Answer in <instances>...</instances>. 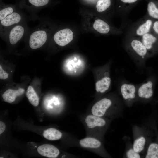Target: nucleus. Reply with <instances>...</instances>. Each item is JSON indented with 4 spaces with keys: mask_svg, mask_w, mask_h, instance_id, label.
<instances>
[{
    "mask_svg": "<svg viewBox=\"0 0 158 158\" xmlns=\"http://www.w3.org/2000/svg\"><path fill=\"white\" fill-rule=\"evenodd\" d=\"M120 90L122 96L125 100L133 99L135 97L136 87L133 85L123 84L121 86Z\"/></svg>",
    "mask_w": 158,
    "mask_h": 158,
    "instance_id": "obj_10",
    "label": "nucleus"
},
{
    "mask_svg": "<svg viewBox=\"0 0 158 158\" xmlns=\"http://www.w3.org/2000/svg\"><path fill=\"white\" fill-rule=\"evenodd\" d=\"M6 126L4 123L2 121H0V134H2L5 130Z\"/></svg>",
    "mask_w": 158,
    "mask_h": 158,
    "instance_id": "obj_29",
    "label": "nucleus"
},
{
    "mask_svg": "<svg viewBox=\"0 0 158 158\" xmlns=\"http://www.w3.org/2000/svg\"><path fill=\"white\" fill-rule=\"evenodd\" d=\"M85 122L87 127L90 129L103 127L106 124V121L103 118L93 114L87 115L85 119Z\"/></svg>",
    "mask_w": 158,
    "mask_h": 158,
    "instance_id": "obj_9",
    "label": "nucleus"
},
{
    "mask_svg": "<svg viewBox=\"0 0 158 158\" xmlns=\"http://www.w3.org/2000/svg\"><path fill=\"white\" fill-rule=\"evenodd\" d=\"M24 91V90L23 88H19L17 90L8 89L3 94V99L5 102L11 103L15 100L17 96L23 94Z\"/></svg>",
    "mask_w": 158,
    "mask_h": 158,
    "instance_id": "obj_12",
    "label": "nucleus"
},
{
    "mask_svg": "<svg viewBox=\"0 0 158 158\" xmlns=\"http://www.w3.org/2000/svg\"><path fill=\"white\" fill-rule=\"evenodd\" d=\"M93 27L96 31L101 34H107L110 30V27L109 25L100 19H97L95 21Z\"/></svg>",
    "mask_w": 158,
    "mask_h": 158,
    "instance_id": "obj_17",
    "label": "nucleus"
},
{
    "mask_svg": "<svg viewBox=\"0 0 158 158\" xmlns=\"http://www.w3.org/2000/svg\"><path fill=\"white\" fill-rule=\"evenodd\" d=\"M153 83L152 81H149L142 84L138 88V94L141 98L148 99L152 95Z\"/></svg>",
    "mask_w": 158,
    "mask_h": 158,
    "instance_id": "obj_11",
    "label": "nucleus"
},
{
    "mask_svg": "<svg viewBox=\"0 0 158 158\" xmlns=\"http://www.w3.org/2000/svg\"><path fill=\"white\" fill-rule=\"evenodd\" d=\"M111 5V0H99L96 6L97 10L99 12H103L109 8Z\"/></svg>",
    "mask_w": 158,
    "mask_h": 158,
    "instance_id": "obj_23",
    "label": "nucleus"
},
{
    "mask_svg": "<svg viewBox=\"0 0 158 158\" xmlns=\"http://www.w3.org/2000/svg\"><path fill=\"white\" fill-rule=\"evenodd\" d=\"M147 13L155 20H158V0H148Z\"/></svg>",
    "mask_w": 158,
    "mask_h": 158,
    "instance_id": "obj_16",
    "label": "nucleus"
},
{
    "mask_svg": "<svg viewBox=\"0 0 158 158\" xmlns=\"http://www.w3.org/2000/svg\"><path fill=\"white\" fill-rule=\"evenodd\" d=\"M13 12L14 8L13 6H7L2 8L0 11V20H2Z\"/></svg>",
    "mask_w": 158,
    "mask_h": 158,
    "instance_id": "obj_25",
    "label": "nucleus"
},
{
    "mask_svg": "<svg viewBox=\"0 0 158 158\" xmlns=\"http://www.w3.org/2000/svg\"><path fill=\"white\" fill-rule=\"evenodd\" d=\"M79 144L82 147L90 149H97L101 145V142L96 138L88 137L80 140Z\"/></svg>",
    "mask_w": 158,
    "mask_h": 158,
    "instance_id": "obj_14",
    "label": "nucleus"
},
{
    "mask_svg": "<svg viewBox=\"0 0 158 158\" xmlns=\"http://www.w3.org/2000/svg\"><path fill=\"white\" fill-rule=\"evenodd\" d=\"M112 103L111 100L109 99H102L96 102L92 107L91 112L92 114L99 117H102Z\"/></svg>",
    "mask_w": 158,
    "mask_h": 158,
    "instance_id": "obj_5",
    "label": "nucleus"
},
{
    "mask_svg": "<svg viewBox=\"0 0 158 158\" xmlns=\"http://www.w3.org/2000/svg\"><path fill=\"white\" fill-rule=\"evenodd\" d=\"M26 4L35 7H41L47 5L49 0H24Z\"/></svg>",
    "mask_w": 158,
    "mask_h": 158,
    "instance_id": "obj_24",
    "label": "nucleus"
},
{
    "mask_svg": "<svg viewBox=\"0 0 158 158\" xmlns=\"http://www.w3.org/2000/svg\"><path fill=\"white\" fill-rule=\"evenodd\" d=\"M21 19V15L18 13L14 12L0 21V24L3 27H8L18 23Z\"/></svg>",
    "mask_w": 158,
    "mask_h": 158,
    "instance_id": "obj_13",
    "label": "nucleus"
},
{
    "mask_svg": "<svg viewBox=\"0 0 158 158\" xmlns=\"http://www.w3.org/2000/svg\"><path fill=\"white\" fill-rule=\"evenodd\" d=\"M111 84L110 77L105 76L97 81L95 84L96 91L101 93H104L109 88Z\"/></svg>",
    "mask_w": 158,
    "mask_h": 158,
    "instance_id": "obj_15",
    "label": "nucleus"
},
{
    "mask_svg": "<svg viewBox=\"0 0 158 158\" xmlns=\"http://www.w3.org/2000/svg\"><path fill=\"white\" fill-rule=\"evenodd\" d=\"M43 136L46 139L50 140H56L60 139L62 137L61 133L54 128H50L45 130Z\"/></svg>",
    "mask_w": 158,
    "mask_h": 158,
    "instance_id": "obj_18",
    "label": "nucleus"
},
{
    "mask_svg": "<svg viewBox=\"0 0 158 158\" xmlns=\"http://www.w3.org/2000/svg\"><path fill=\"white\" fill-rule=\"evenodd\" d=\"M25 31L24 28L20 25H16L13 28L8 34L10 43L12 45L16 44L22 37Z\"/></svg>",
    "mask_w": 158,
    "mask_h": 158,
    "instance_id": "obj_8",
    "label": "nucleus"
},
{
    "mask_svg": "<svg viewBox=\"0 0 158 158\" xmlns=\"http://www.w3.org/2000/svg\"><path fill=\"white\" fill-rule=\"evenodd\" d=\"M146 158H158V144L152 143L149 146Z\"/></svg>",
    "mask_w": 158,
    "mask_h": 158,
    "instance_id": "obj_21",
    "label": "nucleus"
},
{
    "mask_svg": "<svg viewBox=\"0 0 158 158\" xmlns=\"http://www.w3.org/2000/svg\"><path fill=\"white\" fill-rule=\"evenodd\" d=\"M158 37V20H155L153 22L152 32Z\"/></svg>",
    "mask_w": 158,
    "mask_h": 158,
    "instance_id": "obj_27",
    "label": "nucleus"
},
{
    "mask_svg": "<svg viewBox=\"0 0 158 158\" xmlns=\"http://www.w3.org/2000/svg\"><path fill=\"white\" fill-rule=\"evenodd\" d=\"M125 44L127 51L134 57L144 59L149 55L140 38L126 37Z\"/></svg>",
    "mask_w": 158,
    "mask_h": 158,
    "instance_id": "obj_2",
    "label": "nucleus"
},
{
    "mask_svg": "<svg viewBox=\"0 0 158 158\" xmlns=\"http://www.w3.org/2000/svg\"><path fill=\"white\" fill-rule=\"evenodd\" d=\"M145 142V138L142 136L136 139L134 142L133 149L136 152H141L144 148Z\"/></svg>",
    "mask_w": 158,
    "mask_h": 158,
    "instance_id": "obj_22",
    "label": "nucleus"
},
{
    "mask_svg": "<svg viewBox=\"0 0 158 158\" xmlns=\"http://www.w3.org/2000/svg\"><path fill=\"white\" fill-rule=\"evenodd\" d=\"M140 38L147 49L149 55L158 47V37L152 32L146 34Z\"/></svg>",
    "mask_w": 158,
    "mask_h": 158,
    "instance_id": "obj_6",
    "label": "nucleus"
},
{
    "mask_svg": "<svg viewBox=\"0 0 158 158\" xmlns=\"http://www.w3.org/2000/svg\"><path fill=\"white\" fill-rule=\"evenodd\" d=\"M26 96L30 103L36 107L39 104V99L34 89L31 86L28 87L26 93Z\"/></svg>",
    "mask_w": 158,
    "mask_h": 158,
    "instance_id": "obj_20",
    "label": "nucleus"
},
{
    "mask_svg": "<svg viewBox=\"0 0 158 158\" xmlns=\"http://www.w3.org/2000/svg\"><path fill=\"white\" fill-rule=\"evenodd\" d=\"M154 20L146 14L130 27L126 37L140 38L146 34L151 32Z\"/></svg>",
    "mask_w": 158,
    "mask_h": 158,
    "instance_id": "obj_1",
    "label": "nucleus"
},
{
    "mask_svg": "<svg viewBox=\"0 0 158 158\" xmlns=\"http://www.w3.org/2000/svg\"><path fill=\"white\" fill-rule=\"evenodd\" d=\"M48 37L46 28H39L30 35L29 40L30 47L33 49L39 48L46 42Z\"/></svg>",
    "mask_w": 158,
    "mask_h": 158,
    "instance_id": "obj_3",
    "label": "nucleus"
},
{
    "mask_svg": "<svg viewBox=\"0 0 158 158\" xmlns=\"http://www.w3.org/2000/svg\"><path fill=\"white\" fill-rule=\"evenodd\" d=\"M139 0H119V6L121 15L124 16L127 14L133 5Z\"/></svg>",
    "mask_w": 158,
    "mask_h": 158,
    "instance_id": "obj_19",
    "label": "nucleus"
},
{
    "mask_svg": "<svg viewBox=\"0 0 158 158\" xmlns=\"http://www.w3.org/2000/svg\"><path fill=\"white\" fill-rule=\"evenodd\" d=\"M73 38V32L68 28L64 29L58 31L54 36L55 42L61 46L67 45L72 40Z\"/></svg>",
    "mask_w": 158,
    "mask_h": 158,
    "instance_id": "obj_4",
    "label": "nucleus"
},
{
    "mask_svg": "<svg viewBox=\"0 0 158 158\" xmlns=\"http://www.w3.org/2000/svg\"><path fill=\"white\" fill-rule=\"evenodd\" d=\"M38 153L40 155L50 158H55L60 153L58 149L54 146L45 144L39 146L37 149Z\"/></svg>",
    "mask_w": 158,
    "mask_h": 158,
    "instance_id": "obj_7",
    "label": "nucleus"
},
{
    "mask_svg": "<svg viewBox=\"0 0 158 158\" xmlns=\"http://www.w3.org/2000/svg\"><path fill=\"white\" fill-rule=\"evenodd\" d=\"M8 74L2 69L1 66L0 65V78L1 79H5L8 77Z\"/></svg>",
    "mask_w": 158,
    "mask_h": 158,
    "instance_id": "obj_28",
    "label": "nucleus"
},
{
    "mask_svg": "<svg viewBox=\"0 0 158 158\" xmlns=\"http://www.w3.org/2000/svg\"><path fill=\"white\" fill-rule=\"evenodd\" d=\"M127 156L128 158H140V156L138 153L136 152L133 149H130L126 153Z\"/></svg>",
    "mask_w": 158,
    "mask_h": 158,
    "instance_id": "obj_26",
    "label": "nucleus"
}]
</instances>
